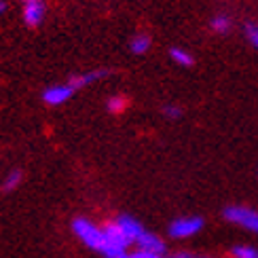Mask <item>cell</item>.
Returning a JSON list of instances; mask_svg holds the SVG:
<instances>
[{"label": "cell", "mask_w": 258, "mask_h": 258, "mask_svg": "<svg viewBox=\"0 0 258 258\" xmlns=\"http://www.w3.org/2000/svg\"><path fill=\"white\" fill-rule=\"evenodd\" d=\"M70 229L74 233V237H77L85 248H89L98 254H104L106 250V233H104V227L98 224L95 220L87 218V216H77L72 218V224Z\"/></svg>", "instance_id": "6da1fadb"}, {"label": "cell", "mask_w": 258, "mask_h": 258, "mask_svg": "<svg viewBox=\"0 0 258 258\" xmlns=\"http://www.w3.org/2000/svg\"><path fill=\"white\" fill-rule=\"evenodd\" d=\"M222 216L227 218V222L235 224V227H241L245 231L258 235V210L248 208V206H229V208H224Z\"/></svg>", "instance_id": "7a4b0ae2"}, {"label": "cell", "mask_w": 258, "mask_h": 258, "mask_svg": "<svg viewBox=\"0 0 258 258\" xmlns=\"http://www.w3.org/2000/svg\"><path fill=\"white\" fill-rule=\"evenodd\" d=\"M203 229V218L199 216H180L169 222L167 233L171 239H190Z\"/></svg>", "instance_id": "3957f363"}, {"label": "cell", "mask_w": 258, "mask_h": 258, "mask_svg": "<svg viewBox=\"0 0 258 258\" xmlns=\"http://www.w3.org/2000/svg\"><path fill=\"white\" fill-rule=\"evenodd\" d=\"M74 95H77L74 85L70 81H63V83H53L49 87H45L40 98L47 106H51V108H57V106H63L66 102H70Z\"/></svg>", "instance_id": "277c9868"}, {"label": "cell", "mask_w": 258, "mask_h": 258, "mask_svg": "<svg viewBox=\"0 0 258 258\" xmlns=\"http://www.w3.org/2000/svg\"><path fill=\"white\" fill-rule=\"evenodd\" d=\"M21 5V17L28 28H38L47 17V5L45 0H19Z\"/></svg>", "instance_id": "5b68a950"}, {"label": "cell", "mask_w": 258, "mask_h": 258, "mask_svg": "<svg viewBox=\"0 0 258 258\" xmlns=\"http://www.w3.org/2000/svg\"><path fill=\"white\" fill-rule=\"evenodd\" d=\"M114 222L119 224V229L123 231V235L127 237V241L132 243V245H136V241L142 237V235L146 233V229H144V224L140 222L138 218H134V216H129V214H121V216H116L114 218Z\"/></svg>", "instance_id": "8992f818"}, {"label": "cell", "mask_w": 258, "mask_h": 258, "mask_svg": "<svg viewBox=\"0 0 258 258\" xmlns=\"http://www.w3.org/2000/svg\"><path fill=\"white\" fill-rule=\"evenodd\" d=\"M110 74V70L106 68H98V70H87V72H81V74H74V77H70L68 81L74 85V89L81 91L85 87H91L93 83H98L102 79H106Z\"/></svg>", "instance_id": "52a82bcc"}, {"label": "cell", "mask_w": 258, "mask_h": 258, "mask_svg": "<svg viewBox=\"0 0 258 258\" xmlns=\"http://www.w3.org/2000/svg\"><path fill=\"white\" fill-rule=\"evenodd\" d=\"M136 250H142V252H150V254H163L165 256V252H167V245H165V241L159 237L157 233H150V231H146L142 237H140L138 241H136Z\"/></svg>", "instance_id": "ba28073f"}, {"label": "cell", "mask_w": 258, "mask_h": 258, "mask_svg": "<svg viewBox=\"0 0 258 258\" xmlns=\"http://www.w3.org/2000/svg\"><path fill=\"white\" fill-rule=\"evenodd\" d=\"M21 182H24V171H21L19 167H13L11 171H7V176L3 180H0V195L17 190Z\"/></svg>", "instance_id": "9c48e42d"}, {"label": "cell", "mask_w": 258, "mask_h": 258, "mask_svg": "<svg viewBox=\"0 0 258 258\" xmlns=\"http://www.w3.org/2000/svg\"><path fill=\"white\" fill-rule=\"evenodd\" d=\"M150 45H153V40H150L146 32H136L132 40H129V49H132L134 55H144V53H148Z\"/></svg>", "instance_id": "30bf717a"}, {"label": "cell", "mask_w": 258, "mask_h": 258, "mask_svg": "<svg viewBox=\"0 0 258 258\" xmlns=\"http://www.w3.org/2000/svg\"><path fill=\"white\" fill-rule=\"evenodd\" d=\"M169 57L174 63H178V66L182 68H190L192 63H195V57H192V53L184 47H171L169 49Z\"/></svg>", "instance_id": "8fae6325"}, {"label": "cell", "mask_w": 258, "mask_h": 258, "mask_svg": "<svg viewBox=\"0 0 258 258\" xmlns=\"http://www.w3.org/2000/svg\"><path fill=\"white\" fill-rule=\"evenodd\" d=\"M210 28L216 32V34H229V32L233 30V19L229 15H224V13H218V15H214L210 19Z\"/></svg>", "instance_id": "7c38bea8"}, {"label": "cell", "mask_w": 258, "mask_h": 258, "mask_svg": "<svg viewBox=\"0 0 258 258\" xmlns=\"http://www.w3.org/2000/svg\"><path fill=\"white\" fill-rule=\"evenodd\" d=\"M125 108H127L125 95H110V98L106 100V110H108L110 114H121Z\"/></svg>", "instance_id": "4fadbf2b"}, {"label": "cell", "mask_w": 258, "mask_h": 258, "mask_svg": "<svg viewBox=\"0 0 258 258\" xmlns=\"http://www.w3.org/2000/svg\"><path fill=\"white\" fill-rule=\"evenodd\" d=\"M231 258H258V248H254V245H235L231 250Z\"/></svg>", "instance_id": "5bb4252c"}, {"label": "cell", "mask_w": 258, "mask_h": 258, "mask_svg": "<svg viewBox=\"0 0 258 258\" xmlns=\"http://www.w3.org/2000/svg\"><path fill=\"white\" fill-rule=\"evenodd\" d=\"M163 114L167 116L169 121H176V119H180V116H182V108H180V106H176V104H165L163 106Z\"/></svg>", "instance_id": "9a60e30c"}, {"label": "cell", "mask_w": 258, "mask_h": 258, "mask_svg": "<svg viewBox=\"0 0 258 258\" xmlns=\"http://www.w3.org/2000/svg\"><path fill=\"white\" fill-rule=\"evenodd\" d=\"M245 36H248V40L258 49V21H254V24H248V26H245Z\"/></svg>", "instance_id": "2e32d148"}, {"label": "cell", "mask_w": 258, "mask_h": 258, "mask_svg": "<svg viewBox=\"0 0 258 258\" xmlns=\"http://www.w3.org/2000/svg\"><path fill=\"white\" fill-rule=\"evenodd\" d=\"M127 258H167L163 254H150V252H142V250H134V252H129Z\"/></svg>", "instance_id": "e0dca14e"}, {"label": "cell", "mask_w": 258, "mask_h": 258, "mask_svg": "<svg viewBox=\"0 0 258 258\" xmlns=\"http://www.w3.org/2000/svg\"><path fill=\"white\" fill-rule=\"evenodd\" d=\"M167 258H195V254L188 252V250H178V252H174V254L167 256Z\"/></svg>", "instance_id": "ac0fdd59"}, {"label": "cell", "mask_w": 258, "mask_h": 258, "mask_svg": "<svg viewBox=\"0 0 258 258\" xmlns=\"http://www.w3.org/2000/svg\"><path fill=\"white\" fill-rule=\"evenodd\" d=\"M7 11H9V3L7 0H0V15H5Z\"/></svg>", "instance_id": "d6986e66"}, {"label": "cell", "mask_w": 258, "mask_h": 258, "mask_svg": "<svg viewBox=\"0 0 258 258\" xmlns=\"http://www.w3.org/2000/svg\"><path fill=\"white\" fill-rule=\"evenodd\" d=\"M195 258H218V256H212V254H195Z\"/></svg>", "instance_id": "ffe728a7"}]
</instances>
